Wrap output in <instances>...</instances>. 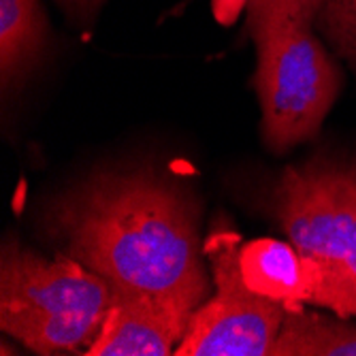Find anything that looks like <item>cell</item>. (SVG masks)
<instances>
[{
  "label": "cell",
  "instance_id": "8992f818",
  "mask_svg": "<svg viewBox=\"0 0 356 356\" xmlns=\"http://www.w3.org/2000/svg\"><path fill=\"white\" fill-rule=\"evenodd\" d=\"M194 309L145 293H113L103 327L86 356H169L181 343Z\"/></svg>",
  "mask_w": 356,
  "mask_h": 356
},
{
  "label": "cell",
  "instance_id": "8fae6325",
  "mask_svg": "<svg viewBox=\"0 0 356 356\" xmlns=\"http://www.w3.org/2000/svg\"><path fill=\"white\" fill-rule=\"evenodd\" d=\"M105 0H56V5L67 13L73 22L86 24L101 11Z\"/></svg>",
  "mask_w": 356,
  "mask_h": 356
},
{
  "label": "cell",
  "instance_id": "277c9868",
  "mask_svg": "<svg viewBox=\"0 0 356 356\" xmlns=\"http://www.w3.org/2000/svg\"><path fill=\"white\" fill-rule=\"evenodd\" d=\"M273 211L309 265V305L356 318V163L314 158L288 167Z\"/></svg>",
  "mask_w": 356,
  "mask_h": 356
},
{
  "label": "cell",
  "instance_id": "5b68a950",
  "mask_svg": "<svg viewBox=\"0 0 356 356\" xmlns=\"http://www.w3.org/2000/svg\"><path fill=\"white\" fill-rule=\"evenodd\" d=\"M241 239L231 229H213L203 252L213 295L194 312L177 356H273L288 305L254 293L239 265Z\"/></svg>",
  "mask_w": 356,
  "mask_h": 356
},
{
  "label": "cell",
  "instance_id": "30bf717a",
  "mask_svg": "<svg viewBox=\"0 0 356 356\" xmlns=\"http://www.w3.org/2000/svg\"><path fill=\"white\" fill-rule=\"evenodd\" d=\"M318 28L333 51L356 73V0H327Z\"/></svg>",
  "mask_w": 356,
  "mask_h": 356
},
{
  "label": "cell",
  "instance_id": "7a4b0ae2",
  "mask_svg": "<svg viewBox=\"0 0 356 356\" xmlns=\"http://www.w3.org/2000/svg\"><path fill=\"white\" fill-rule=\"evenodd\" d=\"M325 3L248 0V32L256 47L252 86L263 141L273 154L309 141L339 99V64L316 35Z\"/></svg>",
  "mask_w": 356,
  "mask_h": 356
},
{
  "label": "cell",
  "instance_id": "ba28073f",
  "mask_svg": "<svg viewBox=\"0 0 356 356\" xmlns=\"http://www.w3.org/2000/svg\"><path fill=\"white\" fill-rule=\"evenodd\" d=\"M49 24L41 0H0V79L15 88L41 62Z\"/></svg>",
  "mask_w": 356,
  "mask_h": 356
},
{
  "label": "cell",
  "instance_id": "6da1fadb",
  "mask_svg": "<svg viewBox=\"0 0 356 356\" xmlns=\"http://www.w3.org/2000/svg\"><path fill=\"white\" fill-rule=\"evenodd\" d=\"M41 220L56 248L113 293H145L194 312L213 295L197 203L169 177L96 173L54 197Z\"/></svg>",
  "mask_w": 356,
  "mask_h": 356
},
{
  "label": "cell",
  "instance_id": "52a82bcc",
  "mask_svg": "<svg viewBox=\"0 0 356 356\" xmlns=\"http://www.w3.org/2000/svg\"><path fill=\"white\" fill-rule=\"evenodd\" d=\"M239 265L245 284L254 293L299 307L312 299V271L301 252L290 241L258 239L243 243Z\"/></svg>",
  "mask_w": 356,
  "mask_h": 356
},
{
  "label": "cell",
  "instance_id": "9c48e42d",
  "mask_svg": "<svg viewBox=\"0 0 356 356\" xmlns=\"http://www.w3.org/2000/svg\"><path fill=\"white\" fill-rule=\"evenodd\" d=\"M273 356H356V322L303 305L288 307Z\"/></svg>",
  "mask_w": 356,
  "mask_h": 356
},
{
  "label": "cell",
  "instance_id": "3957f363",
  "mask_svg": "<svg viewBox=\"0 0 356 356\" xmlns=\"http://www.w3.org/2000/svg\"><path fill=\"white\" fill-rule=\"evenodd\" d=\"M113 288L67 254L45 256L7 237L0 250V329L26 350L51 356L88 350Z\"/></svg>",
  "mask_w": 356,
  "mask_h": 356
}]
</instances>
